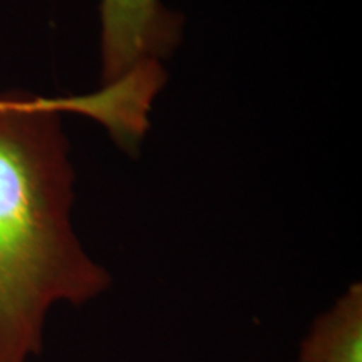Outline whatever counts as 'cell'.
Segmentation results:
<instances>
[{
	"label": "cell",
	"instance_id": "3957f363",
	"mask_svg": "<svg viewBox=\"0 0 362 362\" xmlns=\"http://www.w3.org/2000/svg\"><path fill=\"white\" fill-rule=\"evenodd\" d=\"M297 362H362V285L352 284L312 322Z\"/></svg>",
	"mask_w": 362,
	"mask_h": 362
},
{
	"label": "cell",
	"instance_id": "6da1fadb",
	"mask_svg": "<svg viewBox=\"0 0 362 362\" xmlns=\"http://www.w3.org/2000/svg\"><path fill=\"white\" fill-rule=\"evenodd\" d=\"M165 83L161 67L146 64L79 96L0 94V362L37 357L54 305H84L111 285L72 230L74 171L61 112L98 121L136 151Z\"/></svg>",
	"mask_w": 362,
	"mask_h": 362
},
{
	"label": "cell",
	"instance_id": "7a4b0ae2",
	"mask_svg": "<svg viewBox=\"0 0 362 362\" xmlns=\"http://www.w3.org/2000/svg\"><path fill=\"white\" fill-rule=\"evenodd\" d=\"M101 79H124L136 67L160 62L181 40L183 17L160 0H101Z\"/></svg>",
	"mask_w": 362,
	"mask_h": 362
}]
</instances>
